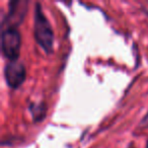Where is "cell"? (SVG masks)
I'll use <instances>...</instances> for the list:
<instances>
[{"label":"cell","instance_id":"1","mask_svg":"<svg viewBox=\"0 0 148 148\" xmlns=\"http://www.w3.org/2000/svg\"><path fill=\"white\" fill-rule=\"evenodd\" d=\"M34 35L37 43L47 54L52 53L54 44L53 29L49 21L46 17L42 5L37 3L35 11V25H34Z\"/></svg>","mask_w":148,"mask_h":148},{"label":"cell","instance_id":"2","mask_svg":"<svg viewBox=\"0 0 148 148\" xmlns=\"http://www.w3.org/2000/svg\"><path fill=\"white\" fill-rule=\"evenodd\" d=\"M21 39L16 27H6L1 34V49L5 57L10 61H16L21 52Z\"/></svg>","mask_w":148,"mask_h":148},{"label":"cell","instance_id":"3","mask_svg":"<svg viewBox=\"0 0 148 148\" xmlns=\"http://www.w3.org/2000/svg\"><path fill=\"white\" fill-rule=\"evenodd\" d=\"M4 76L7 85L11 88H17L25 80L27 73L25 65L17 60L8 62L4 68Z\"/></svg>","mask_w":148,"mask_h":148},{"label":"cell","instance_id":"4","mask_svg":"<svg viewBox=\"0 0 148 148\" xmlns=\"http://www.w3.org/2000/svg\"><path fill=\"white\" fill-rule=\"evenodd\" d=\"M27 11V1H11L9 2V11L5 21L6 27H15L23 21Z\"/></svg>","mask_w":148,"mask_h":148},{"label":"cell","instance_id":"5","mask_svg":"<svg viewBox=\"0 0 148 148\" xmlns=\"http://www.w3.org/2000/svg\"><path fill=\"white\" fill-rule=\"evenodd\" d=\"M29 110L32 112V116H33L35 121H42L45 117L46 113V108L43 103H33L29 107Z\"/></svg>","mask_w":148,"mask_h":148},{"label":"cell","instance_id":"6","mask_svg":"<svg viewBox=\"0 0 148 148\" xmlns=\"http://www.w3.org/2000/svg\"><path fill=\"white\" fill-rule=\"evenodd\" d=\"M140 127L141 128H148V113L146 114L145 117L142 119L141 123H140Z\"/></svg>","mask_w":148,"mask_h":148},{"label":"cell","instance_id":"7","mask_svg":"<svg viewBox=\"0 0 148 148\" xmlns=\"http://www.w3.org/2000/svg\"><path fill=\"white\" fill-rule=\"evenodd\" d=\"M146 148H148V140H147V143H146Z\"/></svg>","mask_w":148,"mask_h":148}]
</instances>
